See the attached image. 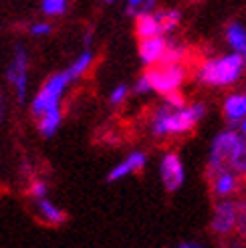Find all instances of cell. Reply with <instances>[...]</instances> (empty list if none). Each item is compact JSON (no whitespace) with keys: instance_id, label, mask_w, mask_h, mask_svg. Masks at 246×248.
<instances>
[{"instance_id":"6da1fadb","label":"cell","mask_w":246,"mask_h":248,"mask_svg":"<svg viewBox=\"0 0 246 248\" xmlns=\"http://www.w3.org/2000/svg\"><path fill=\"white\" fill-rule=\"evenodd\" d=\"M206 117V105L196 101L186 103L182 107H169L162 103L150 121V133L157 140L168 138H180V135H188L194 131V127Z\"/></svg>"},{"instance_id":"7a4b0ae2","label":"cell","mask_w":246,"mask_h":248,"mask_svg":"<svg viewBox=\"0 0 246 248\" xmlns=\"http://www.w3.org/2000/svg\"><path fill=\"white\" fill-rule=\"evenodd\" d=\"M244 59L240 53L230 51L226 55H216L206 59L204 63L196 71L198 83L204 87H212V89H228L242 81L244 77Z\"/></svg>"},{"instance_id":"3957f363","label":"cell","mask_w":246,"mask_h":248,"mask_svg":"<svg viewBox=\"0 0 246 248\" xmlns=\"http://www.w3.org/2000/svg\"><path fill=\"white\" fill-rule=\"evenodd\" d=\"M71 83H75V81H73L67 69L57 71L51 77H46L45 83L41 85V89L34 93V97L29 103L32 117H41L45 111L53 109V107H63V97L71 87Z\"/></svg>"},{"instance_id":"277c9868","label":"cell","mask_w":246,"mask_h":248,"mask_svg":"<svg viewBox=\"0 0 246 248\" xmlns=\"http://www.w3.org/2000/svg\"><path fill=\"white\" fill-rule=\"evenodd\" d=\"M145 77L150 79L152 93L164 97L182 89V85L186 83L188 71L182 65V61H178V63H159L154 67H147Z\"/></svg>"},{"instance_id":"5b68a950","label":"cell","mask_w":246,"mask_h":248,"mask_svg":"<svg viewBox=\"0 0 246 248\" xmlns=\"http://www.w3.org/2000/svg\"><path fill=\"white\" fill-rule=\"evenodd\" d=\"M212 232L218 236H228L234 230L246 232V212L244 206L230 200V198H220V202L214 208V214L210 220Z\"/></svg>"},{"instance_id":"8992f818","label":"cell","mask_w":246,"mask_h":248,"mask_svg":"<svg viewBox=\"0 0 246 248\" xmlns=\"http://www.w3.org/2000/svg\"><path fill=\"white\" fill-rule=\"evenodd\" d=\"M240 138L242 133L236 127L222 129L214 135V140L210 143V152H208V176H212V173L220 170H228L232 154H234Z\"/></svg>"},{"instance_id":"52a82bcc","label":"cell","mask_w":246,"mask_h":248,"mask_svg":"<svg viewBox=\"0 0 246 248\" xmlns=\"http://www.w3.org/2000/svg\"><path fill=\"white\" fill-rule=\"evenodd\" d=\"M29 65H31L29 51L24 46H16L6 69V81L10 83L18 101H27L29 99Z\"/></svg>"},{"instance_id":"ba28073f","label":"cell","mask_w":246,"mask_h":248,"mask_svg":"<svg viewBox=\"0 0 246 248\" xmlns=\"http://www.w3.org/2000/svg\"><path fill=\"white\" fill-rule=\"evenodd\" d=\"M159 180L164 190L174 194L186 182V164L178 152H166L159 159Z\"/></svg>"},{"instance_id":"9c48e42d","label":"cell","mask_w":246,"mask_h":248,"mask_svg":"<svg viewBox=\"0 0 246 248\" xmlns=\"http://www.w3.org/2000/svg\"><path fill=\"white\" fill-rule=\"evenodd\" d=\"M169 41L166 39V34H157V36H150V39H139V46H138V55L139 61L145 67H154L164 63L168 51H169Z\"/></svg>"},{"instance_id":"30bf717a","label":"cell","mask_w":246,"mask_h":248,"mask_svg":"<svg viewBox=\"0 0 246 248\" xmlns=\"http://www.w3.org/2000/svg\"><path fill=\"white\" fill-rule=\"evenodd\" d=\"M145 166H147V154L141 150H135V152L127 154L123 159H119V162L109 170L107 182H121L129 176H135V173H139Z\"/></svg>"},{"instance_id":"8fae6325","label":"cell","mask_w":246,"mask_h":248,"mask_svg":"<svg viewBox=\"0 0 246 248\" xmlns=\"http://www.w3.org/2000/svg\"><path fill=\"white\" fill-rule=\"evenodd\" d=\"M222 115L230 127H238V123L246 117V91H232L224 97Z\"/></svg>"},{"instance_id":"7c38bea8","label":"cell","mask_w":246,"mask_h":248,"mask_svg":"<svg viewBox=\"0 0 246 248\" xmlns=\"http://www.w3.org/2000/svg\"><path fill=\"white\" fill-rule=\"evenodd\" d=\"M210 178V188H212V194L218 198H230V196H234L236 190H238V184H240V176L236 171H232V170H220L216 173H212V176H208Z\"/></svg>"},{"instance_id":"4fadbf2b","label":"cell","mask_w":246,"mask_h":248,"mask_svg":"<svg viewBox=\"0 0 246 248\" xmlns=\"http://www.w3.org/2000/svg\"><path fill=\"white\" fill-rule=\"evenodd\" d=\"M34 212L46 226H63L69 220L67 210H63L59 204H55L48 198H41V200H34Z\"/></svg>"},{"instance_id":"5bb4252c","label":"cell","mask_w":246,"mask_h":248,"mask_svg":"<svg viewBox=\"0 0 246 248\" xmlns=\"http://www.w3.org/2000/svg\"><path fill=\"white\" fill-rule=\"evenodd\" d=\"M135 34L138 39H150V36H157L164 34V27H162V12H139L135 16Z\"/></svg>"},{"instance_id":"9a60e30c","label":"cell","mask_w":246,"mask_h":248,"mask_svg":"<svg viewBox=\"0 0 246 248\" xmlns=\"http://www.w3.org/2000/svg\"><path fill=\"white\" fill-rule=\"evenodd\" d=\"M224 41H226L230 51L242 55L244 48H246V24H242L240 20L228 22L226 29H224Z\"/></svg>"},{"instance_id":"2e32d148","label":"cell","mask_w":246,"mask_h":248,"mask_svg":"<svg viewBox=\"0 0 246 248\" xmlns=\"http://www.w3.org/2000/svg\"><path fill=\"white\" fill-rule=\"evenodd\" d=\"M61 123H63V107H53L45 111L41 117H36V125L43 138H53L61 129Z\"/></svg>"},{"instance_id":"e0dca14e","label":"cell","mask_w":246,"mask_h":248,"mask_svg":"<svg viewBox=\"0 0 246 248\" xmlns=\"http://www.w3.org/2000/svg\"><path fill=\"white\" fill-rule=\"evenodd\" d=\"M93 63H95V53L91 51V48H85V51H81L75 59L71 61L67 71L73 77V81H79V79H83L85 75H87V71L93 67Z\"/></svg>"},{"instance_id":"ac0fdd59","label":"cell","mask_w":246,"mask_h":248,"mask_svg":"<svg viewBox=\"0 0 246 248\" xmlns=\"http://www.w3.org/2000/svg\"><path fill=\"white\" fill-rule=\"evenodd\" d=\"M69 8V0H41V12L48 18L63 16Z\"/></svg>"},{"instance_id":"d6986e66","label":"cell","mask_w":246,"mask_h":248,"mask_svg":"<svg viewBox=\"0 0 246 248\" xmlns=\"http://www.w3.org/2000/svg\"><path fill=\"white\" fill-rule=\"evenodd\" d=\"M162 12V27H164V34H171L180 29L182 22V12L176 8H168V10H159Z\"/></svg>"},{"instance_id":"ffe728a7","label":"cell","mask_w":246,"mask_h":248,"mask_svg":"<svg viewBox=\"0 0 246 248\" xmlns=\"http://www.w3.org/2000/svg\"><path fill=\"white\" fill-rule=\"evenodd\" d=\"M129 85L127 83H117L111 91H109V105H113V107H119V105H123L129 99Z\"/></svg>"},{"instance_id":"44dd1931","label":"cell","mask_w":246,"mask_h":248,"mask_svg":"<svg viewBox=\"0 0 246 248\" xmlns=\"http://www.w3.org/2000/svg\"><path fill=\"white\" fill-rule=\"evenodd\" d=\"M157 4V0H127L125 2V12L127 15L138 16L139 12H150Z\"/></svg>"},{"instance_id":"7402d4cb","label":"cell","mask_w":246,"mask_h":248,"mask_svg":"<svg viewBox=\"0 0 246 248\" xmlns=\"http://www.w3.org/2000/svg\"><path fill=\"white\" fill-rule=\"evenodd\" d=\"M53 32V24L48 20H34L29 27V34L36 36V39H43V36H48Z\"/></svg>"},{"instance_id":"603a6c76","label":"cell","mask_w":246,"mask_h":248,"mask_svg":"<svg viewBox=\"0 0 246 248\" xmlns=\"http://www.w3.org/2000/svg\"><path fill=\"white\" fill-rule=\"evenodd\" d=\"M29 196L32 200H41V198L48 196V184L45 180H32L29 186Z\"/></svg>"},{"instance_id":"cb8c5ba5","label":"cell","mask_w":246,"mask_h":248,"mask_svg":"<svg viewBox=\"0 0 246 248\" xmlns=\"http://www.w3.org/2000/svg\"><path fill=\"white\" fill-rule=\"evenodd\" d=\"M133 91L138 93V95H147V93H152V85H150V79L145 77V73H143V75H141L138 81H135Z\"/></svg>"},{"instance_id":"d4e9b609","label":"cell","mask_w":246,"mask_h":248,"mask_svg":"<svg viewBox=\"0 0 246 248\" xmlns=\"http://www.w3.org/2000/svg\"><path fill=\"white\" fill-rule=\"evenodd\" d=\"M164 103L169 107H182V105H186V99H184V95L180 91H176V93L164 95Z\"/></svg>"},{"instance_id":"484cf974","label":"cell","mask_w":246,"mask_h":248,"mask_svg":"<svg viewBox=\"0 0 246 248\" xmlns=\"http://www.w3.org/2000/svg\"><path fill=\"white\" fill-rule=\"evenodd\" d=\"M4 115H6V99H4V93H2V89H0V123H2Z\"/></svg>"},{"instance_id":"4316f807","label":"cell","mask_w":246,"mask_h":248,"mask_svg":"<svg viewBox=\"0 0 246 248\" xmlns=\"http://www.w3.org/2000/svg\"><path fill=\"white\" fill-rule=\"evenodd\" d=\"M180 248H200L202 244L200 242H194V240H190V242H182V244H178Z\"/></svg>"},{"instance_id":"83f0119b","label":"cell","mask_w":246,"mask_h":248,"mask_svg":"<svg viewBox=\"0 0 246 248\" xmlns=\"http://www.w3.org/2000/svg\"><path fill=\"white\" fill-rule=\"evenodd\" d=\"M236 129H238V131H240L242 135H246V117H244V119H242V121L238 123V127H236Z\"/></svg>"},{"instance_id":"f1b7e54d","label":"cell","mask_w":246,"mask_h":248,"mask_svg":"<svg viewBox=\"0 0 246 248\" xmlns=\"http://www.w3.org/2000/svg\"><path fill=\"white\" fill-rule=\"evenodd\" d=\"M105 4H113V2H117V0H103Z\"/></svg>"},{"instance_id":"f546056e","label":"cell","mask_w":246,"mask_h":248,"mask_svg":"<svg viewBox=\"0 0 246 248\" xmlns=\"http://www.w3.org/2000/svg\"><path fill=\"white\" fill-rule=\"evenodd\" d=\"M242 59H244V65H246V48H244V53H242Z\"/></svg>"},{"instance_id":"4dcf8cb0","label":"cell","mask_w":246,"mask_h":248,"mask_svg":"<svg viewBox=\"0 0 246 248\" xmlns=\"http://www.w3.org/2000/svg\"><path fill=\"white\" fill-rule=\"evenodd\" d=\"M242 91H246V81H244V87H242Z\"/></svg>"}]
</instances>
